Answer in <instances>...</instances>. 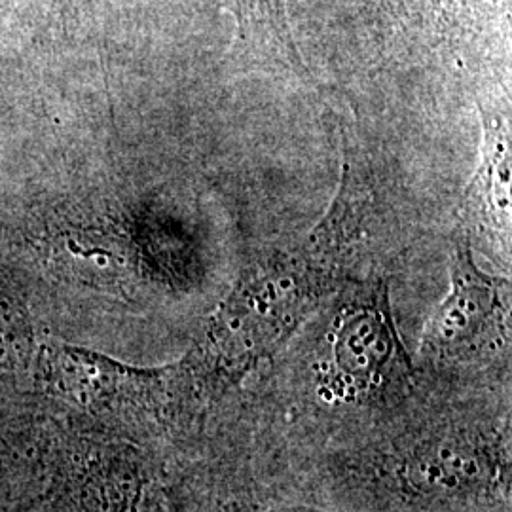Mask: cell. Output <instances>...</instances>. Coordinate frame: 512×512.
<instances>
[{"mask_svg":"<svg viewBox=\"0 0 512 512\" xmlns=\"http://www.w3.org/2000/svg\"><path fill=\"white\" fill-rule=\"evenodd\" d=\"M262 512H296V511H262Z\"/></svg>","mask_w":512,"mask_h":512,"instance_id":"9","label":"cell"},{"mask_svg":"<svg viewBox=\"0 0 512 512\" xmlns=\"http://www.w3.org/2000/svg\"><path fill=\"white\" fill-rule=\"evenodd\" d=\"M482 150L461 200V234L511 249V105L507 95L478 103Z\"/></svg>","mask_w":512,"mask_h":512,"instance_id":"5","label":"cell"},{"mask_svg":"<svg viewBox=\"0 0 512 512\" xmlns=\"http://www.w3.org/2000/svg\"><path fill=\"white\" fill-rule=\"evenodd\" d=\"M230 14L236 33L230 48L232 65L302 84L313 82L294 38L287 0H209Z\"/></svg>","mask_w":512,"mask_h":512,"instance_id":"7","label":"cell"},{"mask_svg":"<svg viewBox=\"0 0 512 512\" xmlns=\"http://www.w3.org/2000/svg\"><path fill=\"white\" fill-rule=\"evenodd\" d=\"M40 374L50 393L103 420L128 427L162 423L186 391L200 387L188 357L165 368H133L71 346H46Z\"/></svg>","mask_w":512,"mask_h":512,"instance_id":"3","label":"cell"},{"mask_svg":"<svg viewBox=\"0 0 512 512\" xmlns=\"http://www.w3.org/2000/svg\"><path fill=\"white\" fill-rule=\"evenodd\" d=\"M414 366L404 348L382 277L348 283L330 315L319 357V389L353 406L404 395Z\"/></svg>","mask_w":512,"mask_h":512,"instance_id":"2","label":"cell"},{"mask_svg":"<svg viewBox=\"0 0 512 512\" xmlns=\"http://www.w3.org/2000/svg\"><path fill=\"white\" fill-rule=\"evenodd\" d=\"M406 33L458 46L492 33L509 37L511 0H376Z\"/></svg>","mask_w":512,"mask_h":512,"instance_id":"8","label":"cell"},{"mask_svg":"<svg viewBox=\"0 0 512 512\" xmlns=\"http://www.w3.org/2000/svg\"><path fill=\"white\" fill-rule=\"evenodd\" d=\"M501 461L492 448L473 437H429L412 444L393 467L404 490L423 497L458 499L494 486Z\"/></svg>","mask_w":512,"mask_h":512,"instance_id":"6","label":"cell"},{"mask_svg":"<svg viewBox=\"0 0 512 512\" xmlns=\"http://www.w3.org/2000/svg\"><path fill=\"white\" fill-rule=\"evenodd\" d=\"M511 344V279L476 266L473 243L459 232L450 291L423 327L420 355L437 365L475 363Z\"/></svg>","mask_w":512,"mask_h":512,"instance_id":"4","label":"cell"},{"mask_svg":"<svg viewBox=\"0 0 512 512\" xmlns=\"http://www.w3.org/2000/svg\"><path fill=\"white\" fill-rule=\"evenodd\" d=\"M346 148L340 186L325 217L302 238L275 243L239 272L188 355L202 385H238L348 285L353 258L368 241L374 196L355 150Z\"/></svg>","mask_w":512,"mask_h":512,"instance_id":"1","label":"cell"}]
</instances>
